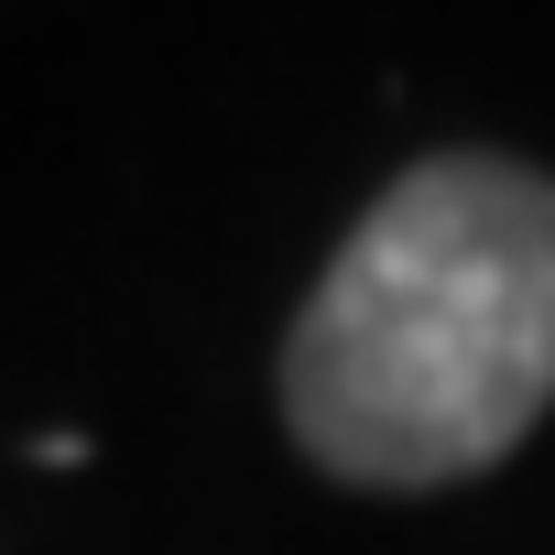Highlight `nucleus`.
<instances>
[{"label":"nucleus","instance_id":"f257e3e1","mask_svg":"<svg viewBox=\"0 0 555 555\" xmlns=\"http://www.w3.org/2000/svg\"><path fill=\"white\" fill-rule=\"evenodd\" d=\"M284 414L371 490L479 479L555 414V185L490 153L414 164L284 338Z\"/></svg>","mask_w":555,"mask_h":555}]
</instances>
